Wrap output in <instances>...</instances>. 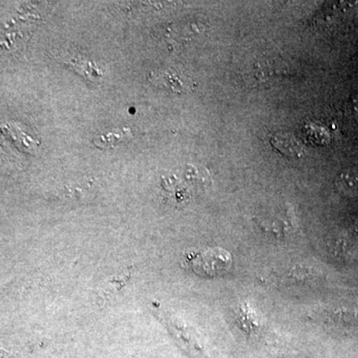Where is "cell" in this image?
Segmentation results:
<instances>
[{
    "mask_svg": "<svg viewBox=\"0 0 358 358\" xmlns=\"http://www.w3.org/2000/svg\"><path fill=\"white\" fill-rule=\"evenodd\" d=\"M272 143L282 154L288 157H300L303 154L301 143L289 134H278L273 138Z\"/></svg>",
    "mask_w": 358,
    "mask_h": 358,
    "instance_id": "3957f363",
    "label": "cell"
},
{
    "mask_svg": "<svg viewBox=\"0 0 358 358\" xmlns=\"http://www.w3.org/2000/svg\"><path fill=\"white\" fill-rule=\"evenodd\" d=\"M350 110L353 117L358 121V95L353 96L352 100H350Z\"/></svg>",
    "mask_w": 358,
    "mask_h": 358,
    "instance_id": "8992f818",
    "label": "cell"
},
{
    "mask_svg": "<svg viewBox=\"0 0 358 358\" xmlns=\"http://www.w3.org/2000/svg\"><path fill=\"white\" fill-rule=\"evenodd\" d=\"M287 69L288 67H287L286 63L282 62V61L274 60V59H262L253 66L252 75L257 81L265 84L275 78L288 75Z\"/></svg>",
    "mask_w": 358,
    "mask_h": 358,
    "instance_id": "7a4b0ae2",
    "label": "cell"
},
{
    "mask_svg": "<svg viewBox=\"0 0 358 358\" xmlns=\"http://www.w3.org/2000/svg\"><path fill=\"white\" fill-rule=\"evenodd\" d=\"M183 264L203 277H217L228 272L232 265L229 252L222 248H209L202 251L188 252L183 257Z\"/></svg>",
    "mask_w": 358,
    "mask_h": 358,
    "instance_id": "6da1fadb",
    "label": "cell"
},
{
    "mask_svg": "<svg viewBox=\"0 0 358 358\" xmlns=\"http://www.w3.org/2000/svg\"><path fill=\"white\" fill-rule=\"evenodd\" d=\"M339 192L350 196H358V167L343 171L336 181Z\"/></svg>",
    "mask_w": 358,
    "mask_h": 358,
    "instance_id": "277c9868",
    "label": "cell"
},
{
    "mask_svg": "<svg viewBox=\"0 0 358 358\" xmlns=\"http://www.w3.org/2000/svg\"><path fill=\"white\" fill-rule=\"evenodd\" d=\"M162 79L167 88L171 89V91L176 92V93H182V92L187 91L190 85H192L189 77L183 75L182 73L178 72V71H169V72L162 75Z\"/></svg>",
    "mask_w": 358,
    "mask_h": 358,
    "instance_id": "5b68a950",
    "label": "cell"
}]
</instances>
